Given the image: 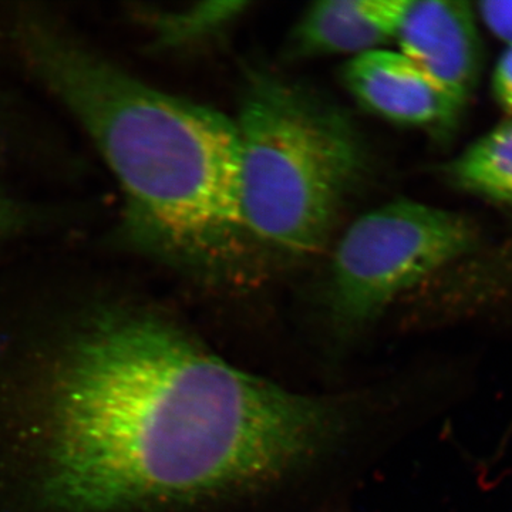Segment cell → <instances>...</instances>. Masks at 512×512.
<instances>
[{
    "label": "cell",
    "instance_id": "cell-1",
    "mask_svg": "<svg viewBox=\"0 0 512 512\" xmlns=\"http://www.w3.org/2000/svg\"><path fill=\"white\" fill-rule=\"evenodd\" d=\"M23 409L47 512H158L255 490L308 466L343 427L330 400L245 372L121 299L63 326Z\"/></svg>",
    "mask_w": 512,
    "mask_h": 512
},
{
    "label": "cell",
    "instance_id": "cell-2",
    "mask_svg": "<svg viewBox=\"0 0 512 512\" xmlns=\"http://www.w3.org/2000/svg\"><path fill=\"white\" fill-rule=\"evenodd\" d=\"M12 35L116 178L114 247L200 281L237 276L251 238L234 119L143 82L45 12L23 10Z\"/></svg>",
    "mask_w": 512,
    "mask_h": 512
},
{
    "label": "cell",
    "instance_id": "cell-3",
    "mask_svg": "<svg viewBox=\"0 0 512 512\" xmlns=\"http://www.w3.org/2000/svg\"><path fill=\"white\" fill-rule=\"evenodd\" d=\"M234 121L249 238L293 256L319 251L369 168L359 128L340 107L264 69L249 70Z\"/></svg>",
    "mask_w": 512,
    "mask_h": 512
},
{
    "label": "cell",
    "instance_id": "cell-4",
    "mask_svg": "<svg viewBox=\"0 0 512 512\" xmlns=\"http://www.w3.org/2000/svg\"><path fill=\"white\" fill-rule=\"evenodd\" d=\"M483 247L466 215L400 198L357 218L340 239L329 272L333 319L365 328L400 296Z\"/></svg>",
    "mask_w": 512,
    "mask_h": 512
},
{
    "label": "cell",
    "instance_id": "cell-5",
    "mask_svg": "<svg viewBox=\"0 0 512 512\" xmlns=\"http://www.w3.org/2000/svg\"><path fill=\"white\" fill-rule=\"evenodd\" d=\"M481 29L474 3L409 0L394 42L403 56L467 107L484 72Z\"/></svg>",
    "mask_w": 512,
    "mask_h": 512
},
{
    "label": "cell",
    "instance_id": "cell-6",
    "mask_svg": "<svg viewBox=\"0 0 512 512\" xmlns=\"http://www.w3.org/2000/svg\"><path fill=\"white\" fill-rule=\"evenodd\" d=\"M342 80L363 109L397 126L419 128L439 140L456 133L466 106L400 52L377 49L352 57Z\"/></svg>",
    "mask_w": 512,
    "mask_h": 512
},
{
    "label": "cell",
    "instance_id": "cell-7",
    "mask_svg": "<svg viewBox=\"0 0 512 512\" xmlns=\"http://www.w3.org/2000/svg\"><path fill=\"white\" fill-rule=\"evenodd\" d=\"M409 0H323L313 3L293 26L286 57L352 55L394 42Z\"/></svg>",
    "mask_w": 512,
    "mask_h": 512
},
{
    "label": "cell",
    "instance_id": "cell-8",
    "mask_svg": "<svg viewBox=\"0 0 512 512\" xmlns=\"http://www.w3.org/2000/svg\"><path fill=\"white\" fill-rule=\"evenodd\" d=\"M441 174L454 190L512 210V119L468 144Z\"/></svg>",
    "mask_w": 512,
    "mask_h": 512
},
{
    "label": "cell",
    "instance_id": "cell-9",
    "mask_svg": "<svg viewBox=\"0 0 512 512\" xmlns=\"http://www.w3.org/2000/svg\"><path fill=\"white\" fill-rule=\"evenodd\" d=\"M456 281L447 293L464 312L493 311L512 306V235L481 247L456 265Z\"/></svg>",
    "mask_w": 512,
    "mask_h": 512
},
{
    "label": "cell",
    "instance_id": "cell-10",
    "mask_svg": "<svg viewBox=\"0 0 512 512\" xmlns=\"http://www.w3.org/2000/svg\"><path fill=\"white\" fill-rule=\"evenodd\" d=\"M247 8L249 3L242 0H211L187 8L144 12L143 20L151 46L171 52L210 42L237 22Z\"/></svg>",
    "mask_w": 512,
    "mask_h": 512
},
{
    "label": "cell",
    "instance_id": "cell-11",
    "mask_svg": "<svg viewBox=\"0 0 512 512\" xmlns=\"http://www.w3.org/2000/svg\"><path fill=\"white\" fill-rule=\"evenodd\" d=\"M39 215L0 185V242L12 239L35 227Z\"/></svg>",
    "mask_w": 512,
    "mask_h": 512
},
{
    "label": "cell",
    "instance_id": "cell-12",
    "mask_svg": "<svg viewBox=\"0 0 512 512\" xmlns=\"http://www.w3.org/2000/svg\"><path fill=\"white\" fill-rule=\"evenodd\" d=\"M481 28L505 45L512 43V0L474 3Z\"/></svg>",
    "mask_w": 512,
    "mask_h": 512
},
{
    "label": "cell",
    "instance_id": "cell-13",
    "mask_svg": "<svg viewBox=\"0 0 512 512\" xmlns=\"http://www.w3.org/2000/svg\"><path fill=\"white\" fill-rule=\"evenodd\" d=\"M491 96L505 119H512V43L505 45L491 73Z\"/></svg>",
    "mask_w": 512,
    "mask_h": 512
}]
</instances>
